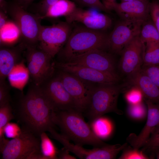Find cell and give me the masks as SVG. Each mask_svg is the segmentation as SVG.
<instances>
[{
  "instance_id": "cell-1",
  "label": "cell",
  "mask_w": 159,
  "mask_h": 159,
  "mask_svg": "<svg viewBox=\"0 0 159 159\" xmlns=\"http://www.w3.org/2000/svg\"><path fill=\"white\" fill-rule=\"evenodd\" d=\"M54 111L41 87L34 84L21 97L13 112L21 128L40 137L50 127H54L52 117Z\"/></svg>"
},
{
  "instance_id": "cell-2",
  "label": "cell",
  "mask_w": 159,
  "mask_h": 159,
  "mask_svg": "<svg viewBox=\"0 0 159 159\" xmlns=\"http://www.w3.org/2000/svg\"><path fill=\"white\" fill-rule=\"evenodd\" d=\"M82 114L74 109L55 110L53 113L52 120L54 125L59 128L62 134L76 144L88 145L94 147L106 145L95 134Z\"/></svg>"
},
{
  "instance_id": "cell-3",
  "label": "cell",
  "mask_w": 159,
  "mask_h": 159,
  "mask_svg": "<svg viewBox=\"0 0 159 159\" xmlns=\"http://www.w3.org/2000/svg\"><path fill=\"white\" fill-rule=\"evenodd\" d=\"M108 34L84 26L72 28L64 46L58 53L62 62H67L92 50L107 49Z\"/></svg>"
},
{
  "instance_id": "cell-4",
  "label": "cell",
  "mask_w": 159,
  "mask_h": 159,
  "mask_svg": "<svg viewBox=\"0 0 159 159\" xmlns=\"http://www.w3.org/2000/svg\"><path fill=\"white\" fill-rule=\"evenodd\" d=\"M117 84L101 85L95 87L88 105L83 112L90 122L107 113L113 112L119 115L123 114V112L117 107L118 97L122 88Z\"/></svg>"
},
{
  "instance_id": "cell-5",
  "label": "cell",
  "mask_w": 159,
  "mask_h": 159,
  "mask_svg": "<svg viewBox=\"0 0 159 159\" xmlns=\"http://www.w3.org/2000/svg\"><path fill=\"white\" fill-rule=\"evenodd\" d=\"M18 137L9 140L0 152L2 159H44L40 149V139L22 128Z\"/></svg>"
},
{
  "instance_id": "cell-6",
  "label": "cell",
  "mask_w": 159,
  "mask_h": 159,
  "mask_svg": "<svg viewBox=\"0 0 159 159\" xmlns=\"http://www.w3.org/2000/svg\"><path fill=\"white\" fill-rule=\"evenodd\" d=\"M6 12L18 26L21 35V42L26 46H37L42 25L40 16L27 12L13 1L8 2Z\"/></svg>"
},
{
  "instance_id": "cell-7",
  "label": "cell",
  "mask_w": 159,
  "mask_h": 159,
  "mask_svg": "<svg viewBox=\"0 0 159 159\" xmlns=\"http://www.w3.org/2000/svg\"><path fill=\"white\" fill-rule=\"evenodd\" d=\"M48 131L51 136L60 142L70 152L82 159H113L115 158L119 153L128 145L107 144L101 147H94L92 149L84 148L81 145L74 144L61 134L57 132L54 127H51Z\"/></svg>"
},
{
  "instance_id": "cell-8",
  "label": "cell",
  "mask_w": 159,
  "mask_h": 159,
  "mask_svg": "<svg viewBox=\"0 0 159 159\" xmlns=\"http://www.w3.org/2000/svg\"><path fill=\"white\" fill-rule=\"evenodd\" d=\"M72 25L65 21L51 26L42 25L39 37V47L54 57L67 42L73 28Z\"/></svg>"
},
{
  "instance_id": "cell-9",
  "label": "cell",
  "mask_w": 159,
  "mask_h": 159,
  "mask_svg": "<svg viewBox=\"0 0 159 159\" xmlns=\"http://www.w3.org/2000/svg\"><path fill=\"white\" fill-rule=\"evenodd\" d=\"M25 56L30 76L35 85L41 86L49 79L54 71L50 56L37 46L26 47Z\"/></svg>"
},
{
  "instance_id": "cell-10",
  "label": "cell",
  "mask_w": 159,
  "mask_h": 159,
  "mask_svg": "<svg viewBox=\"0 0 159 159\" xmlns=\"http://www.w3.org/2000/svg\"><path fill=\"white\" fill-rule=\"evenodd\" d=\"M58 76L73 99L76 110L83 113L88 105L90 95L95 87L92 86L91 83L63 71Z\"/></svg>"
},
{
  "instance_id": "cell-11",
  "label": "cell",
  "mask_w": 159,
  "mask_h": 159,
  "mask_svg": "<svg viewBox=\"0 0 159 159\" xmlns=\"http://www.w3.org/2000/svg\"><path fill=\"white\" fill-rule=\"evenodd\" d=\"M144 22L122 20L117 23L108 34L107 49L112 53L121 54L125 46L139 35Z\"/></svg>"
},
{
  "instance_id": "cell-12",
  "label": "cell",
  "mask_w": 159,
  "mask_h": 159,
  "mask_svg": "<svg viewBox=\"0 0 159 159\" xmlns=\"http://www.w3.org/2000/svg\"><path fill=\"white\" fill-rule=\"evenodd\" d=\"M144 47V44L139 35L130 41L122 50L118 67L121 73L127 78L141 69Z\"/></svg>"
},
{
  "instance_id": "cell-13",
  "label": "cell",
  "mask_w": 159,
  "mask_h": 159,
  "mask_svg": "<svg viewBox=\"0 0 159 159\" xmlns=\"http://www.w3.org/2000/svg\"><path fill=\"white\" fill-rule=\"evenodd\" d=\"M56 67L63 71L73 75L90 83L100 85L117 84L120 80L117 74L100 71L88 67L60 62Z\"/></svg>"
},
{
  "instance_id": "cell-14",
  "label": "cell",
  "mask_w": 159,
  "mask_h": 159,
  "mask_svg": "<svg viewBox=\"0 0 159 159\" xmlns=\"http://www.w3.org/2000/svg\"><path fill=\"white\" fill-rule=\"evenodd\" d=\"M99 11L77 7L71 14L65 18V21L70 24L79 22L90 29L104 31L111 27L112 21L108 16Z\"/></svg>"
},
{
  "instance_id": "cell-15",
  "label": "cell",
  "mask_w": 159,
  "mask_h": 159,
  "mask_svg": "<svg viewBox=\"0 0 159 159\" xmlns=\"http://www.w3.org/2000/svg\"><path fill=\"white\" fill-rule=\"evenodd\" d=\"M44 83V85L40 86L55 110H76L73 99L58 76Z\"/></svg>"
},
{
  "instance_id": "cell-16",
  "label": "cell",
  "mask_w": 159,
  "mask_h": 159,
  "mask_svg": "<svg viewBox=\"0 0 159 159\" xmlns=\"http://www.w3.org/2000/svg\"><path fill=\"white\" fill-rule=\"evenodd\" d=\"M65 62L117 74L115 61L113 56L105 50L95 49Z\"/></svg>"
},
{
  "instance_id": "cell-17",
  "label": "cell",
  "mask_w": 159,
  "mask_h": 159,
  "mask_svg": "<svg viewBox=\"0 0 159 159\" xmlns=\"http://www.w3.org/2000/svg\"><path fill=\"white\" fill-rule=\"evenodd\" d=\"M148 108L147 121L143 128L138 135L130 134L127 138V143L133 148H142L149 138L153 129L159 124V104L144 99Z\"/></svg>"
},
{
  "instance_id": "cell-18",
  "label": "cell",
  "mask_w": 159,
  "mask_h": 159,
  "mask_svg": "<svg viewBox=\"0 0 159 159\" xmlns=\"http://www.w3.org/2000/svg\"><path fill=\"white\" fill-rule=\"evenodd\" d=\"M148 1H135L116 3L113 10L122 20L146 21L149 15Z\"/></svg>"
},
{
  "instance_id": "cell-19",
  "label": "cell",
  "mask_w": 159,
  "mask_h": 159,
  "mask_svg": "<svg viewBox=\"0 0 159 159\" xmlns=\"http://www.w3.org/2000/svg\"><path fill=\"white\" fill-rule=\"evenodd\" d=\"M26 46L21 42L15 47H1L0 81L5 80L11 70L19 62L21 52Z\"/></svg>"
},
{
  "instance_id": "cell-20",
  "label": "cell",
  "mask_w": 159,
  "mask_h": 159,
  "mask_svg": "<svg viewBox=\"0 0 159 159\" xmlns=\"http://www.w3.org/2000/svg\"><path fill=\"white\" fill-rule=\"evenodd\" d=\"M127 78L128 84L138 87L144 99L159 104V88L141 69Z\"/></svg>"
},
{
  "instance_id": "cell-21",
  "label": "cell",
  "mask_w": 159,
  "mask_h": 159,
  "mask_svg": "<svg viewBox=\"0 0 159 159\" xmlns=\"http://www.w3.org/2000/svg\"><path fill=\"white\" fill-rule=\"evenodd\" d=\"M30 76L27 67L22 61L16 64L7 77L11 86L22 91L28 82Z\"/></svg>"
},
{
  "instance_id": "cell-22",
  "label": "cell",
  "mask_w": 159,
  "mask_h": 159,
  "mask_svg": "<svg viewBox=\"0 0 159 159\" xmlns=\"http://www.w3.org/2000/svg\"><path fill=\"white\" fill-rule=\"evenodd\" d=\"M21 35L20 29L13 20L9 21L0 29L1 47H11L21 41Z\"/></svg>"
},
{
  "instance_id": "cell-23",
  "label": "cell",
  "mask_w": 159,
  "mask_h": 159,
  "mask_svg": "<svg viewBox=\"0 0 159 159\" xmlns=\"http://www.w3.org/2000/svg\"><path fill=\"white\" fill-rule=\"evenodd\" d=\"M77 7L76 4L71 0H58L48 9L42 19L46 18L67 17L71 14Z\"/></svg>"
},
{
  "instance_id": "cell-24",
  "label": "cell",
  "mask_w": 159,
  "mask_h": 159,
  "mask_svg": "<svg viewBox=\"0 0 159 159\" xmlns=\"http://www.w3.org/2000/svg\"><path fill=\"white\" fill-rule=\"evenodd\" d=\"M90 124L94 133L101 139L107 138L112 132V124L109 120L105 117L101 116L90 122Z\"/></svg>"
},
{
  "instance_id": "cell-25",
  "label": "cell",
  "mask_w": 159,
  "mask_h": 159,
  "mask_svg": "<svg viewBox=\"0 0 159 159\" xmlns=\"http://www.w3.org/2000/svg\"><path fill=\"white\" fill-rule=\"evenodd\" d=\"M143 59L144 65H159V44L153 42L144 44Z\"/></svg>"
},
{
  "instance_id": "cell-26",
  "label": "cell",
  "mask_w": 159,
  "mask_h": 159,
  "mask_svg": "<svg viewBox=\"0 0 159 159\" xmlns=\"http://www.w3.org/2000/svg\"><path fill=\"white\" fill-rule=\"evenodd\" d=\"M143 23L139 34L140 39L144 43L155 42L159 44V33L153 22Z\"/></svg>"
},
{
  "instance_id": "cell-27",
  "label": "cell",
  "mask_w": 159,
  "mask_h": 159,
  "mask_svg": "<svg viewBox=\"0 0 159 159\" xmlns=\"http://www.w3.org/2000/svg\"><path fill=\"white\" fill-rule=\"evenodd\" d=\"M40 149L44 159H57L58 150L45 132L40 135Z\"/></svg>"
},
{
  "instance_id": "cell-28",
  "label": "cell",
  "mask_w": 159,
  "mask_h": 159,
  "mask_svg": "<svg viewBox=\"0 0 159 159\" xmlns=\"http://www.w3.org/2000/svg\"><path fill=\"white\" fill-rule=\"evenodd\" d=\"M127 114L131 119L141 121L147 118L148 108L146 104L143 101L135 104H128L127 107Z\"/></svg>"
},
{
  "instance_id": "cell-29",
  "label": "cell",
  "mask_w": 159,
  "mask_h": 159,
  "mask_svg": "<svg viewBox=\"0 0 159 159\" xmlns=\"http://www.w3.org/2000/svg\"><path fill=\"white\" fill-rule=\"evenodd\" d=\"M14 118L13 110L9 103L0 107V142L6 139L4 136V127Z\"/></svg>"
},
{
  "instance_id": "cell-30",
  "label": "cell",
  "mask_w": 159,
  "mask_h": 159,
  "mask_svg": "<svg viewBox=\"0 0 159 159\" xmlns=\"http://www.w3.org/2000/svg\"><path fill=\"white\" fill-rule=\"evenodd\" d=\"M158 149L159 124L153 130L149 138L142 148L141 150L146 155L147 153L150 154L154 150Z\"/></svg>"
},
{
  "instance_id": "cell-31",
  "label": "cell",
  "mask_w": 159,
  "mask_h": 159,
  "mask_svg": "<svg viewBox=\"0 0 159 159\" xmlns=\"http://www.w3.org/2000/svg\"><path fill=\"white\" fill-rule=\"evenodd\" d=\"M124 90V97L128 104H135L140 103L144 100V96L141 90L135 86Z\"/></svg>"
},
{
  "instance_id": "cell-32",
  "label": "cell",
  "mask_w": 159,
  "mask_h": 159,
  "mask_svg": "<svg viewBox=\"0 0 159 159\" xmlns=\"http://www.w3.org/2000/svg\"><path fill=\"white\" fill-rule=\"evenodd\" d=\"M119 159H149L150 158L141 150L134 148L128 145L122 150Z\"/></svg>"
},
{
  "instance_id": "cell-33",
  "label": "cell",
  "mask_w": 159,
  "mask_h": 159,
  "mask_svg": "<svg viewBox=\"0 0 159 159\" xmlns=\"http://www.w3.org/2000/svg\"><path fill=\"white\" fill-rule=\"evenodd\" d=\"M81 7H88L99 11L109 12L101 0H71Z\"/></svg>"
},
{
  "instance_id": "cell-34",
  "label": "cell",
  "mask_w": 159,
  "mask_h": 159,
  "mask_svg": "<svg viewBox=\"0 0 159 159\" xmlns=\"http://www.w3.org/2000/svg\"><path fill=\"white\" fill-rule=\"evenodd\" d=\"M141 70L159 88V65H143Z\"/></svg>"
},
{
  "instance_id": "cell-35",
  "label": "cell",
  "mask_w": 159,
  "mask_h": 159,
  "mask_svg": "<svg viewBox=\"0 0 159 159\" xmlns=\"http://www.w3.org/2000/svg\"><path fill=\"white\" fill-rule=\"evenodd\" d=\"M21 130L18 124L9 122L4 127V132L7 137L13 139L19 136Z\"/></svg>"
},
{
  "instance_id": "cell-36",
  "label": "cell",
  "mask_w": 159,
  "mask_h": 159,
  "mask_svg": "<svg viewBox=\"0 0 159 159\" xmlns=\"http://www.w3.org/2000/svg\"><path fill=\"white\" fill-rule=\"evenodd\" d=\"M149 14L153 22L159 33V2L153 1L150 3Z\"/></svg>"
},
{
  "instance_id": "cell-37",
  "label": "cell",
  "mask_w": 159,
  "mask_h": 159,
  "mask_svg": "<svg viewBox=\"0 0 159 159\" xmlns=\"http://www.w3.org/2000/svg\"><path fill=\"white\" fill-rule=\"evenodd\" d=\"M58 0H42L34 5L37 14L40 18L45 14L50 6Z\"/></svg>"
},
{
  "instance_id": "cell-38",
  "label": "cell",
  "mask_w": 159,
  "mask_h": 159,
  "mask_svg": "<svg viewBox=\"0 0 159 159\" xmlns=\"http://www.w3.org/2000/svg\"><path fill=\"white\" fill-rule=\"evenodd\" d=\"M10 100L8 87L5 80L0 81V107L9 103Z\"/></svg>"
},
{
  "instance_id": "cell-39",
  "label": "cell",
  "mask_w": 159,
  "mask_h": 159,
  "mask_svg": "<svg viewBox=\"0 0 159 159\" xmlns=\"http://www.w3.org/2000/svg\"><path fill=\"white\" fill-rule=\"evenodd\" d=\"M70 152L64 147L58 150L57 154L58 159H74L76 158L69 153Z\"/></svg>"
},
{
  "instance_id": "cell-40",
  "label": "cell",
  "mask_w": 159,
  "mask_h": 159,
  "mask_svg": "<svg viewBox=\"0 0 159 159\" xmlns=\"http://www.w3.org/2000/svg\"><path fill=\"white\" fill-rule=\"evenodd\" d=\"M105 8L109 11L113 10V8L117 3L116 0H101Z\"/></svg>"
},
{
  "instance_id": "cell-41",
  "label": "cell",
  "mask_w": 159,
  "mask_h": 159,
  "mask_svg": "<svg viewBox=\"0 0 159 159\" xmlns=\"http://www.w3.org/2000/svg\"><path fill=\"white\" fill-rule=\"evenodd\" d=\"M7 14L6 12L0 10V29L2 28L9 21Z\"/></svg>"
},
{
  "instance_id": "cell-42",
  "label": "cell",
  "mask_w": 159,
  "mask_h": 159,
  "mask_svg": "<svg viewBox=\"0 0 159 159\" xmlns=\"http://www.w3.org/2000/svg\"><path fill=\"white\" fill-rule=\"evenodd\" d=\"M34 0H13L21 7L26 10Z\"/></svg>"
},
{
  "instance_id": "cell-43",
  "label": "cell",
  "mask_w": 159,
  "mask_h": 159,
  "mask_svg": "<svg viewBox=\"0 0 159 159\" xmlns=\"http://www.w3.org/2000/svg\"><path fill=\"white\" fill-rule=\"evenodd\" d=\"M8 4V2L6 0H0V10H3L6 12Z\"/></svg>"
},
{
  "instance_id": "cell-44",
  "label": "cell",
  "mask_w": 159,
  "mask_h": 159,
  "mask_svg": "<svg viewBox=\"0 0 159 159\" xmlns=\"http://www.w3.org/2000/svg\"><path fill=\"white\" fill-rule=\"evenodd\" d=\"M149 156L150 159L156 158V159H159V149L153 151L150 154Z\"/></svg>"
},
{
  "instance_id": "cell-45",
  "label": "cell",
  "mask_w": 159,
  "mask_h": 159,
  "mask_svg": "<svg viewBox=\"0 0 159 159\" xmlns=\"http://www.w3.org/2000/svg\"><path fill=\"white\" fill-rule=\"evenodd\" d=\"M121 2H126V1H147L148 0H120Z\"/></svg>"
}]
</instances>
